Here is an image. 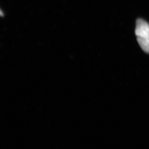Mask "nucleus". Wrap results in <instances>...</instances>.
Listing matches in <instances>:
<instances>
[{
  "instance_id": "1",
  "label": "nucleus",
  "mask_w": 149,
  "mask_h": 149,
  "mask_svg": "<svg viewBox=\"0 0 149 149\" xmlns=\"http://www.w3.org/2000/svg\"><path fill=\"white\" fill-rule=\"evenodd\" d=\"M135 34L137 41L142 50L149 54V24L142 19L136 21Z\"/></svg>"
}]
</instances>
